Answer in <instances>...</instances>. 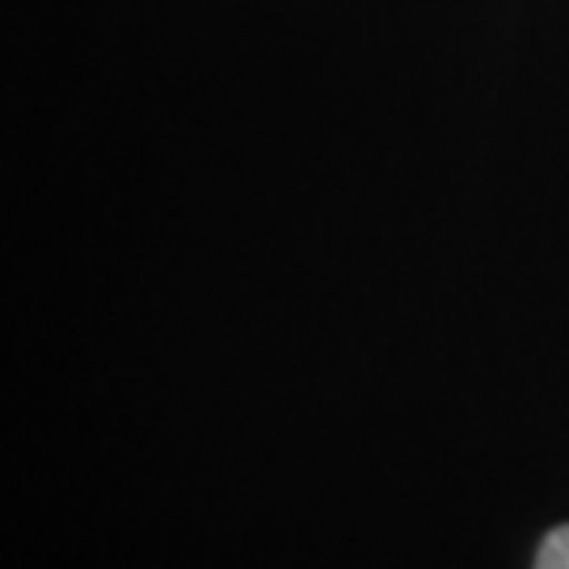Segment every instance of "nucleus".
Listing matches in <instances>:
<instances>
[{
	"instance_id": "nucleus-1",
	"label": "nucleus",
	"mask_w": 569,
	"mask_h": 569,
	"mask_svg": "<svg viewBox=\"0 0 569 569\" xmlns=\"http://www.w3.org/2000/svg\"><path fill=\"white\" fill-rule=\"evenodd\" d=\"M536 566L540 569H569V523L552 528L540 549H536Z\"/></svg>"
}]
</instances>
